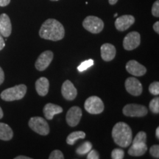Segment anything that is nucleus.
Wrapping results in <instances>:
<instances>
[{"mask_svg":"<svg viewBox=\"0 0 159 159\" xmlns=\"http://www.w3.org/2000/svg\"><path fill=\"white\" fill-rule=\"evenodd\" d=\"M40 37L46 40L57 41L63 39L65 30L62 24L54 19L46 20L39 30Z\"/></svg>","mask_w":159,"mask_h":159,"instance_id":"f257e3e1","label":"nucleus"},{"mask_svg":"<svg viewBox=\"0 0 159 159\" xmlns=\"http://www.w3.org/2000/svg\"><path fill=\"white\" fill-rule=\"evenodd\" d=\"M112 137L117 145L121 148H128L132 144V130L126 123L123 122H118L113 128Z\"/></svg>","mask_w":159,"mask_h":159,"instance_id":"f03ea898","label":"nucleus"},{"mask_svg":"<svg viewBox=\"0 0 159 159\" xmlns=\"http://www.w3.org/2000/svg\"><path fill=\"white\" fill-rule=\"evenodd\" d=\"M26 93H27V86L24 84H21L5 89L1 93L0 97L4 101L11 102V101L21 99L25 96Z\"/></svg>","mask_w":159,"mask_h":159,"instance_id":"7ed1b4c3","label":"nucleus"},{"mask_svg":"<svg viewBox=\"0 0 159 159\" xmlns=\"http://www.w3.org/2000/svg\"><path fill=\"white\" fill-rule=\"evenodd\" d=\"M83 26L86 30L90 33L97 34V33H100L104 28V22L102 19L98 17L89 16L84 19Z\"/></svg>","mask_w":159,"mask_h":159,"instance_id":"20e7f679","label":"nucleus"},{"mask_svg":"<svg viewBox=\"0 0 159 159\" xmlns=\"http://www.w3.org/2000/svg\"><path fill=\"white\" fill-rule=\"evenodd\" d=\"M29 127L35 133L42 136H47L49 133V126L44 119L40 116L32 117L29 121Z\"/></svg>","mask_w":159,"mask_h":159,"instance_id":"39448f33","label":"nucleus"},{"mask_svg":"<svg viewBox=\"0 0 159 159\" xmlns=\"http://www.w3.org/2000/svg\"><path fill=\"white\" fill-rule=\"evenodd\" d=\"M84 108L91 114H99L104 111V103L99 97L92 96L85 100Z\"/></svg>","mask_w":159,"mask_h":159,"instance_id":"423d86ee","label":"nucleus"},{"mask_svg":"<svg viewBox=\"0 0 159 159\" xmlns=\"http://www.w3.org/2000/svg\"><path fill=\"white\" fill-rule=\"evenodd\" d=\"M122 112L123 114L126 116L142 117L148 114V110L144 105L138 104H128L124 107Z\"/></svg>","mask_w":159,"mask_h":159,"instance_id":"0eeeda50","label":"nucleus"},{"mask_svg":"<svg viewBox=\"0 0 159 159\" xmlns=\"http://www.w3.org/2000/svg\"><path fill=\"white\" fill-rule=\"evenodd\" d=\"M141 43V36L138 32L129 33L123 40V47L125 50H133L139 47Z\"/></svg>","mask_w":159,"mask_h":159,"instance_id":"6e6552de","label":"nucleus"},{"mask_svg":"<svg viewBox=\"0 0 159 159\" xmlns=\"http://www.w3.org/2000/svg\"><path fill=\"white\" fill-rule=\"evenodd\" d=\"M53 57H54V55H53L52 52L50 50H47L41 53L35 63V66L37 70L41 71H44L45 69L48 68L52 61Z\"/></svg>","mask_w":159,"mask_h":159,"instance_id":"1a4fd4ad","label":"nucleus"},{"mask_svg":"<svg viewBox=\"0 0 159 159\" xmlns=\"http://www.w3.org/2000/svg\"><path fill=\"white\" fill-rule=\"evenodd\" d=\"M125 89L129 94L133 96H139L142 94L143 87L139 80L135 77H128L125 80Z\"/></svg>","mask_w":159,"mask_h":159,"instance_id":"9d476101","label":"nucleus"},{"mask_svg":"<svg viewBox=\"0 0 159 159\" xmlns=\"http://www.w3.org/2000/svg\"><path fill=\"white\" fill-rule=\"evenodd\" d=\"M82 117V110L77 106H73L66 114V122L70 127H75L79 124Z\"/></svg>","mask_w":159,"mask_h":159,"instance_id":"9b49d317","label":"nucleus"},{"mask_svg":"<svg viewBox=\"0 0 159 159\" xmlns=\"http://www.w3.org/2000/svg\"><path fill=\"white\" fill-rule=\"evenodd\" d=\"M126 70L130 74L137 77L143 76L147 72L146 67L137 62L135 60H131V61H128L126 64Z\"/></svg>","mask_w":159,"mask_h":159,"instance_id":"f8f14e48","label":"nucleus"},{"mask_svg":"<svg viewBox=\"0 0 159 159\" xmlns=\"http://www.w3.org/2000/svg\"><path fill=\"white\" fill-rule=\"evenodd\" d=\"M135 22V18L131 15H124L117 18L115 21V27L119 31H125L130 28Z\"/></svg>","mask_w":159,"mask_h":159,"instance_id":"ddd939ff","label":"nucleus"},{"mask_svg":"<svg viewBox=\"0 0 159 159\" xmlns=\"http://www.w3.org/2000/svg\"><path fill=\"white\" fill-rule=\"evenodd\" d=\"M61 93L63 97L67 100H73L76 98L77 95V89L70 80H66L63 83Z\"/></svg>","mask_w":159,"mask_h":159,"instance_id":"4468645a","label":"nucleus"},{"mask_svg":"<svg viewBox=\"0 0 159 159\" xmlns=\"http://www.w3.org/2000/svg\"><path fill=\"white\" fill-rule=\"evenodd\" d=\"M12 25L8 16L2 13L0 16V34L3 37L7 38L11 34Z\"/></svg>","mask_w":159,"mask_h":159,"instance_id":"2eb2a0df","label":"nucleus"},{"mask_svg":"<svg viewBox=\"0 0 159 159\" xmlns=\"http://www.w3.org/2000/svg\"><path fill=\"white\" fill-rule=\"evenodd\" d=\"M101 57L103 61H112L116 56V50L115 47L111 43H104L101 47Z\"/></svg>","mask_w":159,"mask_h":159,"instance_id":"dca6fc26","label":"nucleus"},{"mask_svg":"<svg viewBox=\"0 0 159 159\" xmlns=\"http://www.w3.org/2000/svg\"><path fill=\"white\" fill-rule=\"evenodd\" d=\"M63 112V108L59 105L52 104V103H47L43 108V114L46 119L48 120H52L55 115L61 114Z\"/></svg>","mask_w":159,"mask_h":159,"instance_id":"f3484780","label":"nucleus"},{"mask_svg":"<svg viewBox=\"0 0 159 159\" xmlns=\"http://www.w3.org/2000/svg\"><path fill=\"white\" fill-rule=\"evenodd\" d=\"M49 88V82L47 77H40L35 82V89L38 94L41 97H44L48 94Z\"/></svg>","mask_w":159,"mask_h":159,"instance_id":"a211bd4d","label":"nucleus"},{"mask_svg":"<svg viewBox=\"0 0 159 159\" xmlns=\"http://www.w3.org/2000/svg\"><path fill=\"white\" fill-rule=\"evenodd\" d=\"M13 136V132L11 127L5 123L0 122V139L9 141Z\"/></svg>","mask_w":159,"mask_h":159,"instance_id":"6ab92c4d","label":"nucleus"},{"mask_svg":"<svg viewBox=\"0 0 159 159\" xmlns=\"http://www.w3.org/2000/svg\"><path fill=\"white\" fill-rule=\"evenodd\" d=\"M148 150V147L146 144H132L128 150V154L132 156H142L144 155Z\"/></svg>","mask_w":159,"mask_h":159,"instance_id":"aec40b11","label":"nucleus"},{"mask_svg":"<svg viewBox=\"0 0 159 159\" xmlns=\"http://www.w3.org/2000/svg\"><path fill=\"white\" fill-rule=\"evenodd\" d=\"M85 134L83 131H75L67 136L66 143L69 145H74L78 139H85Z\"/></svg>","mask_w":159,"mask_h":159,"instance_id":"412c9836","label":"nucleus"},{"mask_svg":"<svg viewBox=\"0 0 159 159\" xmlns=\"http://www.w3.org/2000/svg\"><path fill=\"white\" fill-rule=\"evenodd\" d=\"M92 148V144L90 142H85L83 143L80 146H79L78 148H77L76 152L78 155H80V156H83V155L87 154L91 150Z\"/></svg>","mask_w":159,"mask_h":159,"instance_id":"4be33fe9","label":"nucleus"},{"mask_svg":"<svg viewBox=\"0 0 159 159\" xmlns=\"http://www.w3.org/2000/svg\"><path fill=\"white\" fill-rule=\"evenodd\" d=\"M146 141H147V135L143 131H140L138 134H136V136H135L134 140H132L133 144H139V145H143L146 144Z\"/></svg>","mask_w":159,"mask_h":159,"instance_id":"5701e85b","label":"nucleus"},{"mask_svg":"<svg viewBox=\"0 0 159 159\" xmlns=\"http://www.w3.org/2000/svg\"><path fill=\"white\" fill-rule=\"evenodd\" d=\"M150 109L153 114H158L159 113V98L155 97L150 101Z\"/></svg>","mask_w":159,"mask_h":159,"instance_id":"b1692460","label":"nucleus"},{"mask_svg":"<svg viewBox=\"0 0 159 159\" xmlns=\"http://www.w3.org/2000/svg\"><path fill=\"white\" fill-rule=\"evenodd\" d=\"M93 65H94V61H93L92 59H89L87 60V61H83L80 65H79L78 67H77V69H78V71H80V72H83V71H84L86 70V69L90 68L91 66H92Z\"/></svg>","mask_w":159,"mask_h":159,"instance_id":"393cba45","label":"nucleus"},{"mask_svg":"<svg viewBox=\"0 0 159 159\" xmlns=\"http://www.w3.org/2000/svg\"><path fill=\"white\" fill-rule=\"evenodd\" d=\"M125 152L124 150H121V149L116 148L113 150L111 152V158L113 159H122L124 158Z\"/></svg>","mask_w":159,"mask_h":159,"instance_id":"a878e982","label":"nucleus"},{"mask_svg":"<svg viewBox=\"0 0 159 159\" xmlns=\"http://www.w3.org/2000/svg\"><path fill=\"white\" fill-rule=\"evenodd\" d=\"M149 91L152 94L158 96L159 94V83L158 82H153L149 86Z\"/></svg>","mask_w":159,"mask_h":159,"instance_id":"bb28decb","label":"nucleus"},{"mask_svg":"<svg viewBox=\"0 0 159 159\" xmlns=\"http://www.w3.org/2000/svg\"><path fill=\"white\" fill-rule=\"evenodd\" d=\"M49 159H63L64 156H63V152L59 150H53L51 152L50 156H49Z\"/></svg>","mask_w":159,"mask_h":159,"instance_id":"cd10ccee","label":"nucleus"},{"mask_svg":"<svg viewBox=\"0 0 159 159\" xmlns=\"http://www.w3.org/2000/svg\"><path fill=\"white\" fill-rule=\"evenodd\" d=\"M150 152L153 158H159V146L158 145H153L150 148Z\"/></svg>","mask_w":159,"mask_h":159,"instance_id":"c85d7f7f","label":"nucleus"},{"mask_svg":"<svg viewBox=\"0 0 159 159\" xmlns=\"http://www.w3.org/2000/svg\"><path fill=\"white\" fill-rule=\"evenodd\" d=\"M152 14L155 17L159 16V1L157 0L153 4L152 7Z\"/></svg>","mask_w":159,"mask_h":159,"instance_id":"c756f323","label":"nucleus"},{"mask_svg":"<svg viewBox=\"0 0 159 159\" xmlns=\"http://www.w3.org/2000/svg\"><path fill=\"white\" fill-rule=\"evenodd\" d=\"M88 153H89L88 156H87V158L88 159H99V158L98 152H97L95 150H91Z\"/></svg>","mask_w":159,"mask_h":159,"instance_id":"7c9ffc66","label":"nucleus"},{"mask_svg":"<svg viewBox=\"0 0 159 159\" xmlns=\"http://www.w3.org/2000/svg\"><path fill=\"white\" fill-rule=\"evenodd\" d=\"M4 80H5V74H4L2 69L0 67V85L2 84L4 82Z\"/></svg>","mask_w":159,"mask_h":159,"instance_id":"2f4dec72","label":"nucleus"},{"mask_svg":"<svg viewBox=\"0 0 159 159\" xmlns=\"http://www.w3.org/2000/svg\"><path fill=\"white\" fill-rule=\"evenodd\" d=\"M11 0H0V7H5V6L8 5Z\"/></svg>","mask_w":159,"mask_h":159,"instance_id":"473e14b6","label":"nucleus"},{"mask_svg":"<svg viewBox=\"0 0 159 159\" xmlns=\"http://www.w3.org/2000/svg\"><path fill=\"white\" fill-rule=\"evenodd\" d=\"M5 41H4L2 35L0 34V51H1L2 49H3L4 47H5Z\"/></svg>","mask_w":159,"mask_h":159,"instance_id":"72a5a7b5","label":"nucleus"},{"mask_svg":"<svg viewBox=\"0 0 159 159\" xmlns=\"http://www.w3.org/2000/svg\"><path fill=\"white\" fill-rule=\"evenodd\" d=\"M153 30L156 32V33H159V22L158 21H156V23L153 25Z\"/></svg>","mask_w":159,"mask_h":159,"instance_id":"f704fd0d","label":"nucleus"},{"mask_svg":"<svg viewBox=\"0 0 159 159\" xmlns=\"http://www.w3.org/2000/svg\"><path fill=\"white\" fill-rule=\"evenodd\" d=\"M15 159H31V158H30V157H27V156H19L16 157Z\"/></svg>","mask_w":159,"mask_h":159,"instance_id":"c9c22d12","label":"nucleus"},{"mask_svg":"<svg viewBox=\"0 0 159 159\" xmlns=\"http://www.w3.org/2000/svg\"><path fill=\"white\" fill-rule=\"evenodd\" d=\"M108 2H109V4H110V5H115V4H116L117 2H118V0H108Z\"/></svg>","mask_w":159,"mask_h":159,"instance_id":"e433bc0d","label":"nucleus"},{"mask_svg":"<svg viewBox=\"0 0 159 159\" xmlns=\"http://www.w3.org/2000/svg\"><path fill=\"white\" fill-rule=\"evenodd\" d=\"M156 136L157 139H159V128H156Z\"/></svg>","mask_w":159,"mask_h":159,"instance_id":"4c0bfd02","label":"nucleus"},{"mask_svg":"<svg viewBox=\"0 0 159 159\" xmlns=\"http://www.w3.org/2000/svg\"><path fill=\"white\" fill-rule=\"evenodd\" d=\"M3 117V111H2V109L1 108V107H0V119Z\"/></svg>","mask_w":159,"mask_h":159,"instance_id":"58836bf2","label":"nucleus"},{"mask_svg":"<svg viewBox=\"0 0 159 159\" xmlns=\"http://www.w3.org/2000/svg\"><path fill=\"white\" fill-rule=\"evenodd\" d=\"M50 1H53V2H55V1H58V0H50Z\"/></svg>","mask_w":159,"mask_h":159,"instance_id":"ea45409f","label":"nucleus"},{"mask_svg":"<svg viewBox=\"0 0 159 159\" xmlns=\"http://www.w3.org/2000/svg\"><path fill=\"white\" fill-rule=\"evenodd\" d=\"M116 16H117V13H116V14L114 15V17H116Z\"/></svg>","mask_w":159,"mask_h":159,"instance_id":"a19ab883","label":"nucleus"}]
</instances>
